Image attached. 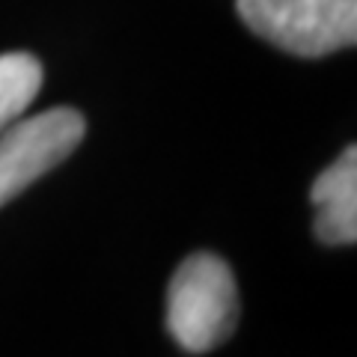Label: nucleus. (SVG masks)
Here are the masks:
<instances>
[{
  "label": "nucleus",
  "instance_id": "1",
  "mask_svg": "<svg viewBox=\"0 0 357 357\" xmlns=\"http://www.w3.org/2000/svg\"><path fill=\"white\" fill-rule=\"evenodd\" d=\"M238 325V286L215 253H194L176 268L167 289V331L191 354L218 349Z\"/></svg>",
  "mask_w": 357,
  "mask_h": 357
},
{
  "label": "nucleus",
  "instance_id": "2",
  "mask_svg": "<svg viewBox=\"0 0 357 357\" xmlns=\"http://www.w3.org/2000/svg\"><path fill=\"white\" fill-rule=\"evenodd\" d=\"M256 36L295 57H328L357 42V0H236Z\"/></svg>",
  "mask_w": 357,
  "mask_h": 357
},
{
  "label": "nucleus",
  "instance_id": "3",
  "mask_svg": "<svg viewBox=\"0 0 357 357\" xmlns=\"http://www.w3.org/2000/svg\"><path fill=\"white\" fill-rule=\"evenodd\" d=\"M84 134L86 122L75 107H51L15 119L0 134V208L69 158Z\"/></svg>",
  "mask_w": 357,
  "mask_h": 357
},
{
  "label": "nucleus",
  "instance_id": "4",
  "mask_svg": "<svg viewBox=\"0 0 357 357\" xmlns=\"http://www.w3.org/2000/svg\"><path fill=\"white\" fill-rule=\"evenodd\" d=\"M316 206L312 232L321 244H354L357 241V149L345 152L325 173L316 176L310 191Z\"/></svg>",
  "mask_w": 357,
  "mask_h": 357
},
{
  "label": "nucleus",
  "instance_id": "5",
  "mask_svg": "<svg viewBox=\"0 0 357 357\" xmlns=\"http://www.w3.org/2000/svg\"><path fill=\"white\" fill-rule=\"evenodd\" d=\"M42 89V66L33 54H0V134L36 102Z\"/></svg>",
  "mask_w": 357,
  "mask_h": 357
}]
</instances>
